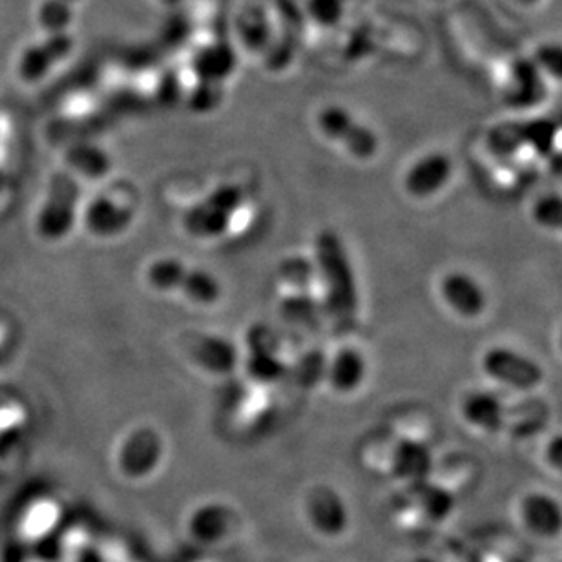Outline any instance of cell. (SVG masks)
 Masks as SVG:
<instances>
[{"mask_svg":"<svg viewBox=\"0 0 562 562\" xmlns=\"http://www.w3.org/2000/svg\"><path fill=\"white\" fill-rule=\"evenodd\" d=\"M314 271L318 278L322 305L327 318L341 329L357 324L360 311L357 272L340 234L333 228H319L313 241Z\"/></svg>","mask_w":562,"mask_h":562,"instance_id":"cell-1","label":"cell"},{"mask_svg":"<svg viewBox=\"0 0 562 562\" xmlns=\"http://www.w3.org/2000/svg\"><path fill=\"white\" fill-rule=\"evenodd\" d=\"M250 195L238 183H220L183 212V228L195 239H222L233 234L249 211Z\"/></svg>","mask_w":562,"mask_h":562,"instance_id":"cell-2","label":"cell"},{"mask_svg":"<svg viewBox=\"0 0 562 562\" xmlns=\"http://www.w3.org/2000/svg\"><path fill=\"white\" fill-rule=\"evenodd\" d=\"M146 283L157 292L179 294L187 302L212 307L222 302L223 285L211 271L190 266L181 258L161 256L151 260L145 271Z\"/></svg>","mask_w":562,"mask_h":562,"instance_id":"cell-3","label":"cell"},{"mask_svg":"<svg viewBox=\"0 0 562 562\" xmlns=\"http://www.w3.org/2000/svg\"><path fill=\"white\" fill-rule=\"evenodd\" d=\"M280 308L286 318L313 329L324 314L314 263L305 256H289L278 266Z\"/></svg>","mask_w":562,"mask_h":562,"instance_id":"cell-4","label":"cell"},{"mask_svg":"<svg viewBox=\"0 0 562 562\" xmlns=\"http://www.w3.org/2000/svg\"><path fill=\"white\" fill-rule=\"evenodd\" d=\"M81 183L70 170H59L49 178L43 203L35 216V231L44 241L59 244L70 236L81 217Z\"/></svg>","mask_w":562,"mask_h":562,"instance_id":"cell-5","label":"cell"},{"mask_svg":"<svg viewBox=\"0 0 562 562\" xmlns=\"http://www.w3.org/2000/svg\"><path fill=\"white\" fill-rule=\"evenodd\" d=\"M316 128L325 139L341 146L347 156L369 161L380 150V139L371 126L363 125L341 104H325L314 117Z\"/></svg>","mask_w":562,"mask_h":562,"instance_id":"cell-6","label":"cell"},{"mask_svg":"<svg viewBox=\"0 0 562 562\" xmlns=\"http://www.w3.org/2000/svg\"><path fill=\"white\" fill-rule=\"evenodd\" d=\"M482 368L490 379L515 391L536 390L544 379V371L533 358L509 347H492L482 358Z\"/></svg>","mask_w":562,"mask_h":562,"instance_id":"cell-7","label":"cell"},{"mask_svg":"<svg viewBox=\"0 0 562 562\" xmlns=\"http://www.w3.org/2000/svg\"><path fill=\"white\" fill-rule=\"evenodd\" d=\"M136 209L132 201L114 192H101L88 201L81 212L82 225L93 238L114 239L125 234L134 223Z\"/></svg>","mask_w":562,"mask_h":562,"instance_id":"cell-8","label":"cell"},{"mask_svg":"<svg viewBox=\"0 0 562 562\" xmlns=\"http://www.w3.org/2000/svg\"><path fill=\"white\" fill-rule=\"evenodd\" d=\"M76 49V38L70 32L44 33V38L22 52L16 63V74L26 85L44 81L52 71L65 63Z\"/></svg>","mask_w":562,"mask_h":562,"instance_id":"cell-9","label":"cell"},{"mask_svg":"<svg viewBox=\"0 0 562 562\" xmlns=\"http://www.w3.org/2000/svg\"><path fill=\"white\" fill-rule=\"evenodd\" d=\"M245 369L255 384H274L289 373V363L281 357L280 344L269 327H255L249 333V352Z\"/></svg>","mask_w":562,"mask_h":562,"instance_id":"cell-10","label":"cell"},{"mask_svg":"<svg viewBox=\"0 0 562 562\" xmlns=\"http://www.w3.org/2000/svg\"><path fill=\"white\" fill-rule=\"evenodd\" d=\"M238 48L227 38H214L201 44L190 57V71L195 82L225 87L238 71Z\"/></svg>","mask_w":562,"mask_h":562,"instance_id":"cell-11","label":"cell"},{"mask_svg":"<svg viewBox=\"0 0 562 562\" xmlns=\"http://www.w3.org/2000/svg\"><path fill=\"white\" fill-rule=\"evenodd\" d=\"M453 176V162L442 151L418 157L404 173V189L417 200H429L446 189Z\"/></svg>","mask_w":562,"mask_h":562,"instance_id":"cell-12","label":"cell"},{"mask_svg":"<svg viewBox=\"0 0 562 562\" xmlns=\"http://www.w3.org/2000/svg\"><path fill=\"white\" fill-rule=\"evenodd\" d=\"M520 522L526 531L542 541L562 536V503L550 493L531 492L519 504Z\"/></svg>","mask_w":562,"mask_h":562,"instance_id":"cell-13","label":"cell"},{"mask_svg":"<svg viewBox=\"0 0 562 562\" xmlns=\"http://www.w3.org/2000/svg\"><path fill=\"white\" fill-rule=\"evenodd\" d=\"M189 355L195 366L216 376L233 374L239 366L238 347L220 335H194L189 340Z\"/></svg>","mask_w":562,"mask_h":562,"instance_id":"cell-14","label":"cell"},{"mask_svg":"<svg viewBox=\"0 0 562 562\" xmlns=\"http://www.w3.org/2000/svg\"><path fill=\"white\" fill-rule=\"evenodd\" d=\"M547 77L542 76L533 59H517L509 71L506 103L512 109H536L547 99Z\"/></svg>","mask_w":562,"mask_h":562,"instance_id":"cell-15","label":"cell"},{"mask_svg":"<svg viewBox=\"0 0 562 562\" xmlns=\"http://www.w3.org/2000/svg\"><path fill=\"white\" fill-rule=\"evenodd\" d=\"M440 292L448 307L462 318H479L486 311V292L468 272L453 271L446 274L440 283Z\"/></svg>","mask_w":562,"mask_h":562,"instance_id":"cell-16","label":"cell"},{"mask_svg":"<svg viewBox=\"0 0 562 562\" xmlns=\"http://www.w3.org/2000/svg\"><path fill=\"white\" fill-rule=\"evenodd\" d=\"M368 379V360L357 347H341L325 366V380L330 390L340 395H351Z\"/></svg>","mask_w":562,"mask_h":562,"instance_id":"cell-17","label":"cell"},{"mask_svg":"<svg viewBox=\"0 0 562 562\" xmlns=\"http://www.w3.org/2000/svg\"><path fill=\"white\" fill-rule=\"evenodd\" d=\"M460 409L464 420L479 431L493 435L503 429L506 409L503 401L492 391H471Z\"/></svg>","mask_w":562,"mask_h":562,"instance_id":"cell-18","label":"cell"},{"mask_svg":"<svg viewBox=\"0 0 562 562\" xmlns=\"http://www.w3.org/2000/svg\"><path fill=\"white\" fill-rule=\"evenodd\" d=\"M161 454V440L151 427L132 431L121 448V465L128 473H146L156 465Z\"/></svg>","mask_w":562,"mask_h":562,"instance_id":"cell-19","label":"cell"},{"mask_svg":"<svg viewBox=\"0 0 562 562\" xmlns=\"http://www.w3.org/2000/svg\"><path fill=\"white\" fill-rule=\"evenodd\" d=\"M393 470L395 475L404 481H412L413 484L427 481L432 470L431 449L427 448L426 443L404 440L396 446Z\"/></svg>","mask_w":562,"mask_h":562,"instance_id":"cell-20","label":"cell"},{"mask_svg":"<svg viewBox=\"0 0 562 562\" xmlns=\"http://www.w3.org/2000/svg\"><path fill=\"white\" fill-rule=\"evenodd\" d=\"M66 162L74 172L87 178H103L112 168L109 154L95 145L74 146L66 154Z\"/></svg>","mask_w":562,"mask_h":562,"instance_id":"cell-21","label":"cell"},{"mask_svg":"<svg viewBox=\"0 0 562 562\" xmlns=\"http://www.w3.org/2000/svg\"><path fill=\"white\" fill-rule=\"evenodd\" d=\"M76 19V5L68 0H43L37 10V22L44 33L70 32Z\"/></svg>","mask_w":562,"mask_h":562,"instance_id":"cell-22","label":"cell"},{"mask_svg":"<svg viewBox=\"0 0 562 562\" xmlns=\"http://www.w3.org/2000/svg\"><path fill=\"white\" fill-rule=\"evenodd\" d=\"M418 498H420L422 509L429 519L435 522H442L448 519L454 509V498L446 487L429 484V482H417Z\"/></svg>","mask_w":562,"mask_h":562,"instance_id":"cell-23","label":"cell"},{"mask_svg":"<svg viewBox=\"0 0 562 562\" xmlns=\"http://www.w3.org/2000/svg\"><path fill=\"white\" fill-rule=\"evenodd\" d=\"M305 13L314 26L333 30L346 19L347 0H305Z\"/></svg>","mask_w":562,"mask_h":562,"instance_id":"cell-24","label":"cell"},{"mask_svg":"<svg viewBox=\"0 0 562 562\" xmlns=\"http://www.w3.org/2000/svg\"><path fill=\"white\" fill-rule=\"evenodd\" d=\"M531 216L537 225L553 233H562V194H544L533 203Z\"/></svg>","mask_w":562,"mask_h":562,"instance_id":"cell-25","label":"cell"},{"mask_svg":"<svg viewBox=\"0 0 562 562\" xmlns=\"http://www.w3.org/2000/svg\"><path fill=\"white\" fill-rule=\"evenodd\" d=\"M223 88L209 82H194V88L189 92V109L200 115L212 114L222 106Z\"/></svg>","mask_w":562,"mask_h":562,"instance_id":"cell-26","label":"cell"},{"mask_svg":"<svg viewBox=\"0 0 562 562\" xmlns=\"http://www.w3.org/2000/svg\"><path fill=\"white\" fill-rule=\"evenodd\" d=\"M531 59L539 66L542 76L562 82V43L550 41L539 44Z\"/></svg>","mask_w":562,"mask_h":562,"instance_id":"cell-27","label":"cell"},{"mask_svg":"<svg viewBox=\"0 0 562 562\" xmlns=\"http://www.w3.org/2000/svg\"><path fill=\"white\" fill-rule=\"evenodd\" d=\"M239 35L247 46L252 49H260V46H266L271 35V27L269 22L263 16L258 15L255 11H250V16H244L239 21Z\"/></svg>","mask_w":562,"mask_h":562,"instance_id":"cell-28","label":"cell"},{"mask_svg":"<svg viewBox=\"0 0 562 562\" xmlns=\"http://www.w3.org/2000/svg\"><path fill=\"white\" fill-rule=\"evenodd\" d=\"M544 453H547L548 464L552 465L553 470L562 475V432L555 435V437L548 442Z\"/></svg>","mask_w":562,"mask_h":562,"instance_id":"cell-29","label":"cell"},{"mask_svg":"<svg viewBox=\"0 0 562 562\" xmlns=\"http://www.w3.org/2000/svg\"><path fill=\"white\" fill-rule=\"evenodd\" d=\"M157 2L162 5H178L181 4L183 0H157Z\"/></svg>","mask_w":562,"mask_h":562,"instance_id":"cell-30","label":"cell"},{"mask_svg":"<svg viewBox=\"0 0 562 562\" xmlns=\"http://www.w3.org/2000/svg\"><path fill=\"white\" fill-rule=\"evenodd\" d=\"M515 2H519V4L522 5H536L541 2V0H515Z\"/></svg>","mask_w":562,"mask_h":562,"instance_id":"cell-31","label":"cell"},{"mask_svg":"<svg viewBox=\"0 0 562 562\" xmlns=\"http://www.w3.org/2000/svg\"><path fill=\"white\" fill-rule=\"evenodd\" d=\"M68 2H71V4L77 5L79 2H82V0H68Z\"/></svg>","mask_w":562,"mask_h":562,"instance_id":"cell-32","label":"cell"},{"mask_svg":"<svg viewBox=\"0 0 562 562\" xmlns=\"http://www.w3.org/2000/svg\"><path fill=\"white\" fill-rule=\"evenodd\" d=\"M559 346H561V351H562V330H561V340H559Z\"/></svg>","mask_w":562,"mask_h":562,"instance_id":"cell-33","label":"cell"},{"mask_svg":"<svg viewBox=\"0 0 562 562\" xmlns=\"http://www.w3.org/2000/svg\"><path fill=\"white\" fill-rule=\"evenodd\" d=\"M432 2H442V0H432Z\"/></svg>","mask_w":562,"mask_h":562,"instance_id":"cell-34","label":"cell"}]
</instances>
